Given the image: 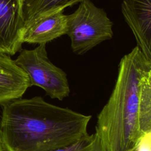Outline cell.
Returning <instances> with one entry per match:
<instances>
[{"label":"cell","instance_id":"obj_9","mask_svg":"<svg viewBox=\"0 0 151 151\" xmlns=\"http://www.w3.org/2000/svg\"><path fill=\"white\" fill-rule=\"evenodd\" d=\"M84 0H21L24 29L40 19Z\"/></svg>","mask_w":151,"mask_h":151},{"label":"cell","instance_id":"obj_3","mask_svg":"<svg viewBox=\"0 0 151 151\" xmlns=\"http://www.w3.org/2000/svg\"><path fill=\"white\" fill-rule=\"evenodd\" d=\"M73 51L83 54L113 35V22L106 11L91 0H84L67 15V32Z\"/></svg>","mask_w":151,"mask_h":151},{"label":"cell","instance_id":"obj_10","mask_svg":"<svg viewBox=\"0 0 151 151\" xmlns=\"http://www.w3.org/2000/svg\"><path fill=\"white\" fill-rule=\"evenodd\" d=\"M52 151H107L103 140L94 132L88 133L73 143Z\"/></svg>","mask_w":151,"mask_h":151},{"label":"cell","instance_id":"obj_5","mask_svg":"<svg viewBox=\"0 0 151 151\" xmlns=\"http://www.w3.org/2000/svg\"><path fill=\"white\" fill-rule=\"evenodd\" d=\"M24 32L21 0H0V53L20 51Z\"/></svg>","mask_w":151,"mask_h":151},{"label":"cell","instance_id":"obj_7","mask_svg":"<svg viewBox=\"0 0 151 151\" xmlns=\"http://www.w3.org/2000/svg\"><path fill=\"white\" fill-rule=\"evenodd\" d=\"M30 87L26 73L10 55L0 53V104L21 98Z\"/></svg>","mask_w":151,"mask_h":151},{"label":"cell","instance_id":"obj_11","mask_svg":"<svg viewBox=\"0 0 151 151\" xmlns=\"http://www.w3.org/2000/svg\"><path fill=\"white\" fill-rule=\"evenodd\" d=\"M151 133L145 135L140 141L137 146V151H151L150 138Z\"/></svg>","mask_w":151,"mask_h":151},{"label":"cell","instance_id":"obj_4","mask_svg":"<svg viewBox=\"0 0 151 151\" xmlns=\"http://www.w3.org/2000/svg\"><path fill=\"white\" fill-rule=\"evenodd\" d=\"M46 44L21 50L15 61L27 74L31 86L41 88L51 99L63 100L70 93L67 74L50 61Z\"/></svg>","mask_w":151,"mask_h":151},{"label":"cell","instance_id":"obj_12","mask_svg":"<svg viewBox=\"0 0 151 151\" xmlns=\"http://www.w3.org/2000/svg\"><path fill=\"white\" fill-rule=\"evenodd\" d=\"M0 151H4V148H3V145H2V141H1V138H0Z\"/></svg>","mask_w":151,"mask_h":151},{"label":"cell","instance_id":"obj_2","mask_svg":"<svg viewBox=\"0 0 151 151\" xmlns=\"http://www.w3.org/2000/svg\"><path fill=\"white\" fill-rule=\"evenodd\" d=\"M2 106L0 138L4 151H52L88 134L91 116L51 104L40 96Z\"/></svg>","mask_w":151,"mask_h":151},{"label":"cell","instance_id":"obj_6","mask_svg":"<svg viewBox=\"0 0 151 151\" xmlns=\"http://www.w3.org/2000/svg\"><path fill=\"white\" fill-rule=\"evenodd\" d=\"M121 8L137 46L151 60V0H123Z\"/></svg>","mask_w":151,"mask_h":151},{"label":"cell","instance_id":"obj_13","mask_svg":"<svg viewBox=\"0 0 151 151\" xmlns=\"http://www.w3.org/2000/svg\"><path fill=\"white\" fill-rule=\"evenodd\" d=\"M133 151H137V147L133 150Z\"/></svg>","mask_w":151,"mask_h":151},{"label":"cell","instance_id":"obj_8","mask_svg":"<svg viewBox=\"0 0 151 151\" xmlns=\"http://www.w3.org/2000/svg\"><path fill=\"white\" fill-rule=\"evenodd\" d=\"M67 32V15L60 11L37 21L24 29L23 43L47 44Z\"/></svg>","mask_w":151,"mask_h":151},{"label":"cell","instance_id":"obj_1","mask_svg":"<svg viewBox=\"0 0 151 151\" xmlns=\"http://www.w3.org/2000/svg\"><path fill=\"white\" fill-rule=\"evenodd\" d=\"M95 132L107 151H133L151 133V60L137 45L120 61L113 90L97 116Z\"/></svg>","mask_w":151,"mask_h":151}]
</instances>
